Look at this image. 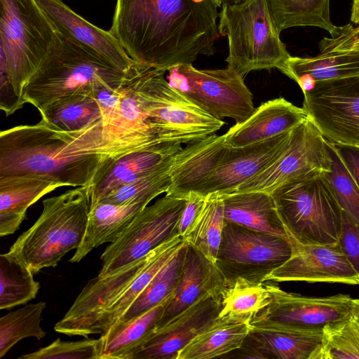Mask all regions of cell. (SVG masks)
Returning <instances> with one entry per match:
<instances>
[{"instance_id":"1","label":"cell","mask_w":359,"mask_h":359,"mask_svg":"<svg viewBox=\"0 0 359 359\" xmlns=\"http://www.w3.org/2000/svg\"><path fill=\"white\" fill-rule=\"evenodd\" d=\"M212 0H116L111 33L136 63L167 72L215 53Z\"/></svg>"},{"instance_id":"2","label":"cell","mask_w":359,"mask_h":359,"mask_svg":"<svg viewBox=\"0 0 359 359\" xmlns=\"http://www.w3.org/2000/svg\"><path fill=\"white\" fill-rule=\"evenodd\" d=\"M151 146L111 141L102 119L67 131L41 118L1 131L0 177L38 174L65 186L89 187L115 158Z\"/></svg>"},{"instance_id":"3","label":"cell","mask_w":359,"mask_h":359,"mask_svg":"<svg viewBox=\"0 0 359 359\" xmlns=\"http://www.w3.org/2000/svg\"><path fill=\"white\" fill-rule=\"evenodd\" d=\"M62 43L35 0H0V73L22 102L25 86Z\"/></svg>"},{"instance_id":"4","label":"cell","mask_w":359,"mask_h":359,"mask_svg":"<svg viewBox=\"0 0 359 359\" xmlns=\"http://www.w3.org/2000/svg\"><path fill=\"white\" fill-rule=\"evenodd\" d=\"M165 72L136 62L126 73L125 85L134 93L151 128L165 142L191 144L220 130L217 118L173 88Z\"/></svg>"},{"instance_id":"5","label":"cell","mask_w":359,"mask_h":359,"mask_svg":"<svg viewBox=\"0 0 359 359\" xmlns=\"http://www.w3.org/2000/svg\"><path fill=\"white\" fill-rule=\"evenodd\" d=\"M63 43L25 86L22 98L40 113L69 95H92L104 88H119L126 75L94 50L61 34Z\"/></svg>"},{"instance_id":"6","label":"cell","mask_w":359,"mask_h":359,"mask_svg":"<svg viewBox=\"0 0 359 359\" xmlns=\"http://www.w3.org/2000/svg\"><path fill=\"white\" fill-rule=\"evenodd\" d=\"M89 210L87 187L44 199L38 219L16 239L8 252L34 274L55 267L67 253L81 245Z\"/></svg>"},{"instance_id":"7","label":"cell","mask_w":359,"mask_h":359,"mask_svg":"<svg viewBox=\"0 0 359 359\" xmlns=\"http://www.w3.org/2000/svg\"><path fill=\"white\" fill-rule=\"evenodd\" d=\"M287 234L304 245L339 242L343 211L325 172L289 180L270 194Z\"/></svg>"},{"instance_id":"8","label":"cell","mask_w":359,"mask_h":359,"mask_svg":"<svg viewBox=\"0 0 359 359\" xmlns=\"http://www.w3.org/2000/svg\"><path fill=\"white\" fill-rule=\"evenodd\" d=\"M218 18L219 33L228 39L226 67L241 76L254 70L280 69L290 56L266 0L224 4Z\"/></svg>"},{"instance_id":"9","label":"cell","mask_w":359,"mask_h":359,"mask_svg":"<svg viewBox=\"0 0 359 359\" xmlns=\"http://www.w3.org/2000/svg\"><path fill=\"white\" fill-rule=\"evenodd\" d=\"M291 254L289 239L225 222L215 264L225 287L237 278L262 283Z\"/></svg>"},{"instance_id":"10","label":"cell","mask_w":359,"mask_h":359,"mask_svg":"<svg viewBox=\"0 0 359 359\" xmlns=\"http://www.w3.org/2000/svg\"><path fill=\"white\" fill-rule=\"evenodd\" d=\"M186 201L187 198L166 194L143 208L121 236L104 250L98 276L111 275L180 236L179 223Z\"/></svg>"},{"instance_id":"11","label":"cell","mask_w":359,"mask_h":359,"mask_svg":"<svg viewBox=\"0 0 359 359\" xmlns=\"http://www.w3.org/2000/svg\"><path fill=\"white\" fill-rule=\"evenodd\" d=\"M167 72L168 81L173 88L217 118H230L241 123L255 109L244 78L228 67L198 69L184 64Z\"/></svg>"},{"instance_id":"12","label":"cell","mask_w":359,"mask_h":359,"mask_svg":"<svg viewBox=\"0 0 359 359\" xmlns=\"http://www.w3.org/2000/svg\"><path fill=\"white\" fill-rule=\"evenodd\" d=\"M330 170L327 140L307 116L290 129L286 144L279 156L234 192L271 194L289 180L316 172H328Z\"/></svg>"},{"instance_id":"13","label":"cell","mask_w":359,"mask_h":359,"mask_svg":"<svg viewBox=\"0 0 359 359\" xmlns=\"http://www.w3.org/2000/svg\"><path fill=\"white\" fill-rule=\"evenodd\" d=\"M303 109L333 144L359 147V76L318 81Z\"/></svg>"},{"instance_id":"14","label":"cell","mask_w":359,"mask_h":359,"mask_svg":"<svg viewBox=\"0 0 359 359\" xmlns=\"http://www.w3.org/2000/svg\"><path fill=\"white\" fill-rule=\"evenodd\" d=\"M292 254L266 281L337 283L359 285V274L345 255L340 242L304 245L288 234Z\"/></svg>"},{"instance_id":"15","label":"cell","mask_w":359,"mask_h":359,"mask_svg":"<svg viewBox=\"0 0 359 359\" xmlns=\"http://www.w3.org/2000/svg\"><path fill=\"white\" fill-rule=\"evenodd\" d=\"M323 327H302L252 317L248 334L236 349L241 358L314 359Z\"/></svg>"},{"instance_id":"16","label":"cell","mask_w":359,"mask_h":359,"mask_svg":"<svg viewBox=\"0 0 359 359\" xmlns=\"http://www.w3.org/2000/svg\"><path fill=\"white\" fill-rule=\"evenodd\" d=\"M264 285L271 299L253 316L257 319L302 327H324L344 318L351 312L352 298L348 294L311 297L285 292L275 283Z\"/></svg>"},{"instance_id":"17","label":"cell","mask_w":359,"mask_h":359,"mask_svg":"<svg viewBox=\"0 0 359 359\" xmlns=\"http://www.w3.org/2000/svg\"><path fill=\"white\" fill-rule=\"evenodd\" d=\"M222 307V294L203 295L154 331L132 359H177L179 352L218 318Z\"/></svg>"},{"instance_id":"18","label":"cell","mask_w":359,"mask_h":359,"mask_svg":"<svg viewBox=\"0 0 359 359\" xmlns=\"http://www.w3.org/2000/svg\"><path fill=\"white\" fill-rule=\"evenodd\" d=\"M290 130L243 147H233L226 144L217 165L196 194L206 196L214 193L234 192L279 156L286 144Z\"/></svg>"},{"instance_id":"19","label":"cell","mask_w":359,"mask_h":359,"mask_svg":"<svg viewBox=\"0 0 359 359\" xmlns=\"http://www.w3.org/2000/svg\"><path fill=\"white\" fill-rule=\"evenodd\" d=\"M183 148L179 143H162L126 153L107 167L88 188L90 208L112 191L171 163Z\"/></svg>"},{"instance_id":"20","label":"cell","mask_w":359,"mask_h":359,"mask_svg":"<svg viewBox=\"0 0 359 359\" xmlns=\"http://www.w3.org/2000/svg\"><path fill=\"white\" fill-rule=\"evenodd\" d=\"M57 30L90 48L117 69L127 73L135 62L111 32L102 29L75 13L62 0H35Z\"/></svg>"},{"instance_id":"21","label":"cell","mask_w":359,"mask_h":359,"mask_svg":"<svg viewBox=\"0 0 359 359\" xmlns=\"http://www.w3.org/2000/svg\"><path fill=\"white\" fill-rule=\"evenodd\" d=\"M224 287L216 264L187 243L180 282L154 331L163 327L203 295L222 294Z\"/></svg>"},{"instance_id":"22","label":"cell","mask_w":359,"mask_h":359,"mask_svg":"<svg viewBox=\"0 0 359 359\" xmlns=\"http://www.w3.org/2000/svg\"><path fill=\"white\" fill-rule=\"evenodd\" d=\"M308 115L283 97L262 103L244 121L236 123L224 134L226 142L243 147L274 137L297 126Z\"/></svg>"},{"instance_id":"23","label":"cell","mask_w":359,"mask_h":359,"mask_svg":"<svg viewBox=\"0 0 359 359\" xmlns=\"http://www.w3.org/2000/svg\"><path fill=\"white\" fill-rule=\"evenodd\" d=\"M226 147L225 135L212 134L187 144L177 153L171 165V184L166 193L186 198L197 193L217 165Z\"/></svg>"},{"instance_id":"24","label":"cell","mask_w":359,"mask_h":359,"mask_svg":"<svg viewBox=\"0 0 359 359\" xmlns=\"http://www.w3.org/2000/svg\"><path fill=\"white\" fill-rule=\"evenodd\" d=\"M61 187H65V184L43 175L1 177L0 236L14 233L25 219L28 208Z\"/></svg>"},{"instance_id":"25","label":"cell","mask_w":359,"mask_h":359,"mask_svg":"<svg viewBox=\"0 0 359 359\" xmlns=\"http://www.w3.org/2000/svg\"><path fill=\"white\" fill-rule=\"evenodd\" d=\"M186 240L177 236L148 255L135 278L124 292L87 327L82 337L102 334L113 326Z\"/></svg>"},{"instance_id":"26","label":"cell","mask_w":359,"mask_h":359,"mask_svg":"<svg viewBox=\"0 0 359 359\" xmlns=\"http://www.w3.org/2000/svg\"><path fill=\"white\" fill-rule=\"evenodd\" d=\"M149 203L146 201L124 204L99 202L91 206L82 242L69 262H79L93 249L115 241Z\"/></svg>"},{"instance_id":"27","label":"cell","mask_w":359,"mask_h":359,"mask_svg":"<svg viewBox=\"0 0 359 359\" xmlns=\"http://www.w3.org/2000/svg\"><path fill=\"white\" fill-rule=\"evenodd\" d=\"M222 196L225 222L289 239L270 194L245 191Z\"/></svg>"},{"instance_id":"28","label":"cell","mask_w":359,"mask_h":359,"mask_svg":"<svg viewBox=\"0 0 359 359\" xmlns=\"http://www.w3.org/2000/svg\"><path fill=\"white\" fill-rule=\"evenodd\" d=\"M252 317H218L179 352L177 359H210L239 348L248 334Z\"/></svg>"},{"instance_id":"29","label":"cell","mask_w":359,"mask_h":359,"mask_svg":"<svg viewBox=\"0 0 359 359\" xmlns=\"http://www.w3.org/2000/svg\"><path fill=\"white\" fill-rule=\"evenodd\" d=\"M172 296L138 317L116 323L102 334L99 338L100 359H132L154 332Z\"/></svg>"},{"instance_id":"30","label":"cell","mask_w":359,"mask_h":359,"mask_svg":"<svg viewBox=\"0 0 359 359\" xmlns=\"http://www.w3.org/2000/svg\"><path fill=\"white\" fill-rule=\"evenodd\" d=\"M294 80L306 75L316 82L359 76V48L320 52L314 57L290 56L279 69Z\"/></svg>"},{"instance_id":"31","label":"cell","mask_w":359,"mask_h":359,"mask_svg":"<svg viewBox=\"0 0 359 359\" xmlns=\"http://www.w3.org/2000/svg\"><path fill=\"white\" fill-rule=\"evenodd\" d=\"M280 32L295 27H316L331 36L338 30L331 21L330 0H266Z\"/></svg>"},{"instance_id":"32","label":"cell","mask_w":359,"mask_h":359,"mask_svg":"<svg viewBox=\"0 0 359 359\" xmlns=\"http://www.w3.org/2000/svg\"><path fill=\"white\" fill-rule=\"evenodd\" d=\"M187 246L185 241L116 323L138 317L174 294L181 278Z\"/></svg>"},{"instance_id":"33","label":"cell","mask_w":359,"mask_h":359,"mask_svg":"<svg viewBox=\"0 0 359 359\" xmlns=\"http://www.w3.org/2000/svg\"><path fill=\"white\" fill-rule=\"evenodd\" d=\"M40 283L23 263L8 252L0 255V309L8 310L34 299Z\"/></svg>"},{"instance_id":"34","label":"cell","mask_w":359,"mask_h":359,"mask_svg":"<svg viewBox=\"0 0 359 359\" xmlns=\"http://www.w3.org/2000/svg\"><path fill=\"white\" fill-rule=\"evenodd\" d=\"M40 114L41 118L67 131L82 129L102 119L97 101L92 95L86 94L60 97Z\"/></svg>"},{"instance_id":"35","label":"cell","mask_w":359,"mask_h":359,"mask_svg":"<svg viewBox=\"0 0 359 359\" xmlns=\"http://www.w3.org/2000/svg\"><path fill=\"white\" fill-rule=\"evenodd\" d=\"M224 222L222 194H208L198 219L184 239L215 264Z\"/></svg>"},{"instance_id":"36","label":"cell","mask_w":359,"mask_h":359,"mask_svg":"<svg viewBox=\"0 0 359 359\" xmlns=\"http://www.w3.org/2000/svg\"><path fill=\"white\" fill-rule=\"evenodd\" d=\"M46 306L44 302L29 304L0 318V358L23 339L34 337L40 340L46 336L41 326Z\"/></svg>"},{"instance_id":"37","label":"cell","mask_w":359,"mask_h":359,"mask_svg":"<svg viewBox=\"0 0 359 359\" xmlns=\"http://www.w3.org/2000/svg\"><path fill=\"white\" fill-rule=\"evenodd\" d=\"M314 359L359 358V319L351 312L325 325Z\"/></svg>"},{"instance_id":"38","label":"cell","mask_w":359,"mask_h":359,"mask_svg":"<svg viewBox=\"0 0 359 359\" xmlns=\"http://www.w3.org/2000/svg\"><path fill=\"white\" fill-rule=\"evenodd\" d=\"M271 294L264 283H257L237 278L222 292V307L218 317L252 316L262 311L270 302Z\"/></svg>"},{"instance_id":"39","label":"cell","mask_w":359,"mask_h":359,"mask_svg":"<svg viewBox=\"0 0 359 359\" xmlns=\"http://www.w3.org/2000/svg\"><path fill=\"white\" fill-rule=\"evenodd\" d=\"M172 162L112 191L100 202L114 204H124L134 201L150 203L157 196L168 191L171 184L170 169Z\"/></svg>"},{"instance_id":"40","label":"cell","mask_w":359,"mask_h":359,"mask_svg":"<svg viewBox=\"0 0 359 359\" xmlns=\"http://www.w3.org/2000/svg\"><path fill=\"white\" fill-rule=\"evenodd\" d=\"M327 144L331 159V170L326 172V175L342 211L359 226V187L345 167L334 146L327 140Z\"/></svg>"},{"instance_id":"41","label":"cell","mask_w":359,"mask_h":359,"mask_svg":"<svg viewBox=\"0 0 359 359\" xmlns=\"http://www.w3.org/2000/svg\"><path fill=\"white\" fill-rule=\"evenodd\" d=\"M19 359H100L99 339L62 341L56 339L49 345L34 352L24 354Z\"/></svg>"},{"instance_id":"42","label":"cell","mask_w":359,"mask_h":359,"mask_svg":"<svg viewBox=\"0 0 359 359\" xmlns=\"http://www.w3.org/2000/svg\"><path fill=\"white\" fill-rule=\"evenodd\" d=\"M124 85L116 88H102L95 91L91 95L99 105L104 133L105 136L110 140V133L119 114Z\"/></svg>"},{"instance_id":"43","label":"cell","mask_w":359,"mask_h":359,"mask_svg":"<svg viewBox=\"0 0 359 359\" xmlns=\"http://www.w3.org/2000/svg\"><path fill=\"white\" fill-rule=\"evenodd\" d=\"M319 48L321 53L359 48V24L356 27L351 23L339 27L334 35L320 41Z\"/></svg>"},{"instance_id":"44","label":"cell","mask_w":359,"mask_h":359,"mask_svg":"<svg viewBox=\"0 0 359 359\" xmlns=\"http://www.w3.org/2000/svg\"><path fill=\"white\" fill-rule=\"evenodd\" d=\"M339 242L345 255L359 274V226L344 212Z\"/></svg>"},{"instance_id":"45","label":"cell","mask_w":359,"mask_h":359,"mask_svg":"<svg viewBox=\"0 0 359 359\" xmlns=\"http://www.w3.org/2000/svg\"><path fill=\"white\" fill-rule=\"evenodd\" d=\"M179 223V234L185 238L193 229L203 208L205 196L191 192L187 196Z\"/></svg>"},{"instance_id":"46","label":"cell","mask_w":359,"mask_h":359,"mask_svg":"<svg viewBox=\"0 0 359 359\" xmlns=\"http://www.w3.org/2000/svg\"><path fill=\"white\" fill-rule=\"evenodd\" d=\"M333 145L345 167L359 187V147L339 144Z\"/></svg>"},{"instance_id":"47","label":"cell","mask_w":359,"mask_h":359,"mask_svg":"<svg viewBox=\"0 0 359 359\" xmlns=\"http://www.w3.org/2000/svg\"><path fill=\"white\" fill-rule=\"evenodd\" d=\"M351 21L353 24H359V0L353 1Z\"/></svg>"},{"instance_id":"48","label":"cell","mask_w":359,"mask_h":359,"mask_svg":"<svg viewBox=\"0 0 359 359\" xmlns=\"http://www.w3.org/2000/svg\"><path fill=\"white\" fill-rule=\"evenodd\" d=\"M351 312L359 319V298L352 299Z\"/></svg>"},{"instance_id":"49","label":"cell","mask_w":359,"mask_h":359,"mask_svg":"<svg viewBox=\"0 0 359 359\" xmlns=\"http://www.w3.org/2000/svg\"><path fill=\"white\" fill-rule=\"evenodd\" d=\"M218 7H221V6L224 4H236L243 1L244 0H212Z\"/></svg>"},{"instance_id":"50","label":"cell","mask_w":359,"mask_h":359,"mask_svg":"<svg viewBox=\"0 0 359 359\" xmlns=\"http://www.w3.org/2000/svg\"><path fill=\"white\" fill-rule=\"evenodd\" d=\"M353 1H355V0H353Z\"/></svg>"}]
</instances>
